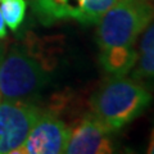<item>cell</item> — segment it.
<instances>
[{
    "label": "cell",
    "mask_w": 154,
    "mask_h": 154,
    "mask_svg": "<svg viewBox=\"0 0 154 154\" xmlns=\"http://www.w3.org/2000/svg\"><path fill=\"white\" fill-rule=\"evenodd\" d=\"M152 103V94L144 85L125 76H112L90 99L91 112L113 132L141 116Z\"/></svg>",
    "instance_id": "6da1fadb"
},
{
    "label": "cell",
    "mask_w": 154,
    "mask_h": 154,
    "mask_svg": "<svg viewBox=\"0 0 154 154\" xmlns=\"http://www.w3.org/2000/svg\"><path fill=\"white\" fill-rule=\"evenodd\" d=\"M154 19L152 0H116L100 18L96 31L99 49L135 46L139 35Z\"/></svg>",
    "instance_id": "7a4b0ae2"
},
{
    "label": "cell",
    "mask_w": 154,
    "mask_h": 154,
    "mask_svg": "<svg viewBox=\"0 0 154 154\" xmlns=\"http://www.w3.org/2000/svg\"><path fill=\"white\" fill-rule=\"evenodd\" d=\"M48 82L44 67L21 48H13L0 62V96L5 100L32 103Z\"/></svg>",
    "instance_id": "3957f363"
},
{
    "label": "cell",
    "mask_w": 154,
    "mask_h": 154,
    "mask_svg": "<svg viewBox=\"0 0 154 154\" xmlns=\"http://www.w3.org/2000/svg\"><path fill=\"white\" fill-rule=\"evenodd\" d=\"M116 0H31L32 12L41 23L75 19L84 26L96 25Z\"/></svg>",
    "instance_id": "277c9868"
},
{
    "label": "cell",
    "mask_w": 154,
    "mask_h": 154,
    "mask_svg": "<svg viewBox=\"0 0 154 154\" xmlns=\"http://www.w3.org/2000/svg\"><path fill=\"white\" fill-rule=\"evenodd\" d=\"M40 113L30 102L4 100L0 103V154L21 153Z\"/></svg>",
    "instance_id": "5b68a950"
},
{
    "label": "cell",
    "mask_w": 154,
    "mask_h": 154,
    "mask_svg": "<svg viewBox=\"0 0 154 154\" xmlns=\"http://www.w3.org/2000/svg\"><path fill=\"white\" fill-rule=\"evenodd\" d=\"M113 132L91 112L71 128V136L64 153L68 154H107L116 153Z\"/></svg>",
    "instance_id": "8992f818"
},
{
    "label": "cell",
    "mask_w": 154,
    "mask_h": 154,
    "mask_svg": "<svg viewBox=\"0 0 154 154\" xmlns=\"http://www.w3.org/2000/svg\"><path fill=\"white\" fill-rule=\"evenodd\" d=\"M71 136V128L50 112L40 113L21 148L27 154L64 153Z\"/></svg>",
    "instance_id": "52a82bcc"
},
{
    "label": "cell",
    "mask_w": 154,
    "mask_h": 154,
    "mask_svg": "<svg viewBox=\"0 0 154 154\" xmlns=\"http://www.w3.org/2000/svg\"><path fill=\"white\" fill-rule=\"evenodd\" d=\"M137 59L135 46H113L100 50L99 63L112 76H126L131 72Z\"/></svg>",
    "instance_id": "ba28073f"
},
{
    "label": "cell",
    "mask_w": 154,
    "mask_h": 154,
    "mask_svg": "<svg viewBox=\"0 0 154 154\" xmlns=\"http://www.w3.org/2000/svg\"><path fill=\"white\" fill-rule=\"evenodd\" d=\"M132 79L139 82L154 81V23H150L143 32Z\"/></svg>",
    "instance_id": "9c48e42d"
},
{
    "label": "cell",
    "mask_w": 154,
    "mask_h": 154,
    "mask_svg": "<svg viewBox=\"0 0 154 154\" xmlns=\"http://www.w3.org/2000/svg\"><path fill=\"white\" fill-rule=\"evenodd\" d=\"M27 3L25 0H0V12L12 31H17L25 19Z\"/></svg>",
    "instance_id": "30bf717a"
},
{
    "label": "cell",
    "mask_w": 154,
    "mask_h": 154,
    "mask_svg": "<svg viewBox=\"0 0 154 154\" xmlns=\"http://www.w3.org/2000/svg\"><path fill=\"white\" fill-rule=\"evenodd\" d=\"M146 153H149V154H154V126H153V128H152L150 136H149V143H148Z\"/></svg>",
    "instance_id": "8fae6325"
},
{
    "label": "cell",
    "mask_w": 154,
    "mask_h": 154,
    "mask_svg": "<svg viewBox=\"0 0 154 154\" xmlns=\"http://www.w3.org/2000/svg\"><path fill=\"white\" fill-rule=\"evenodd\" d=\"M5 27H7V25H5V22H4L2 12H0V38H3V37L7 36V28Z\"/></svg>",
    "instance_id": "7c38bea8"
}]
</instances>
